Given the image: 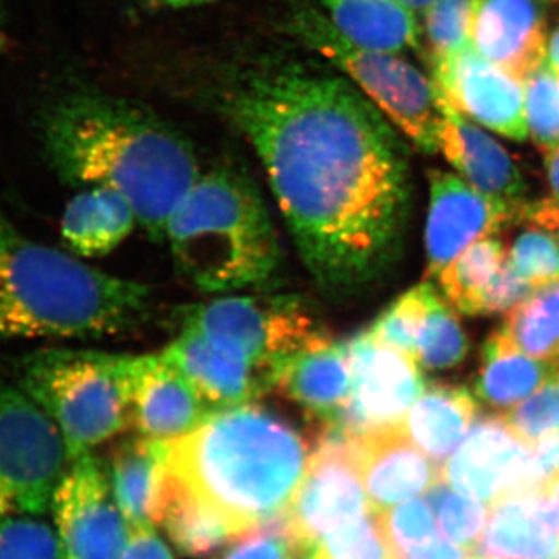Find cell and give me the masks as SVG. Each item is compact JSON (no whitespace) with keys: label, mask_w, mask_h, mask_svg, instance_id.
Returning a JSON list of instances; mask_svg holds the SVG:
<instances>
[{"label":"cell","mask_w":559,"mask_h":559,"mask_svg":"<svg viewBox=\"0 0 559 559\" xmlns=\"http://www.w3.org/2000/svg\"><path fill=\"white\" fill-rule=\"evenodd\" d=\"M476 412V400L465 385L433 382L407 412L403 429L426 457L441 466L465 439Z\"/></svg>","instance_id":"603a6c76"},{"label":"cell","mask_w":559,"mask_h":559,"mask_svg":"<svg viewBox=\"0 0 559 559\" xmlns=\"http://www.w3.org/2000/svg\"><path fill=\"white\" fill-rule=\"evenodd\" d=\"M213 415L215 412L189 378L164 353L135 358L131 426L140 436L180 439L201 428Z\"/></svg>","instance_id":"2e32d148"},{"label":"cell","mask_w":559,"mask_h":559,"mask_svg":"<svg viewBox=\"0 0 559 559\" xmlns=\"http://www.w3.org/2000/svg\"><path fill=\"white\" fill-rule=\"evenodd\" d=\"M471 559H480V558L473 557V558H471Z\"/></svg>","instance_id":"9f6ffc18"},{"label":"cell","mask_w":559,"mask_h":559,"mask_svg":"<svg viewBox=\"0 0 559 559\" xmlns=\"http://www.w3.org/2000/svg\"><path fill=\"white\" fill-rule=\"evenodd\" d=\"M510 263L533 288L559 282V240L550 231L532 229L514 241Z\"/></svg>","instance_id":"f35d334b"},{"label":"cell","mask_w":559,"mask_h":559,"mask_svg":"<svg viewBox=\"0 0 559 559\" xmlns=\"http://www.w3.org/2000/svg\"><path fill=\"white\" fill-rule=\"evenodd\" d=\"M507 255L502 242L485 238L448 264L439 280L451 307L462 314L480 316L481 294L498 274Z\"/></svg>","instance_id":"f546056e"},{"label":"cell","mask_w":559,"mask_h":559,"mask_svg":"<svg viewBox=\"0 0 559 559\" xmlns=\"http://www.w3.org/2000/svg\"><path fill=\"white\" fill-rule=\"evenodd\" d=\"M549 2H559V0H549Z\"/></svg>","instance_id":"11a10c76"},{"label":"cell","mask_w":559,"mask_h":559,"mask_svg":"<svg viewBox=\"0 0 559 559\" xmlns=\"http://www.w3.org/2000/svg\"><path fill=\"white\" fill-rule=\"evenodd\" d=\"M297 36L340 66L404 134L425 153L440 150L443 98L436 84L399 53L360 49L345 39L323 14L300 11Z\"/></svg>","instance_id":"ba28073f"},{"label":"cell","mask_w":559,"mask_h":559,"mask_svg":"<svg viewBox=\"0 0 559 559\" xmlns=\"http://www.w3.org/2000/svg\"><path fill=\"white\" fill-rule=\"evenodd\" d=\"M355 452L364 489L378 513L426 495L441 480V466L415 447L403 425L355 437Z\"/></svg>","instance_id":"e0dca14e"},{"label":"cell","mask_w":559,"mask_h":559,"mask_svg":"<svg viewBox=\"0 0 559 559\" xmlns=\"http://www.w3.org/2000/svg\"><path fill=\"white\" fill-rule=\"evenodd\" d=\"M469 342L457 316L430 285L419 330L417 362L426 370H447L468 355Z\"/></svg>","instance_id":"4dcf8cb0"},{"label":"cell","mask_w":559,"mask_h":559,"mask_svg":"<svg viewBox=\"0 0 559 559\" xmlns=\"http://www.w3.org/2000/svg\"><path fill=\"white\" fill-rule=\"evenodd\" d=\"M370 509L356 462L355 437L325 428L285 510L290 530L305 549L314 550L331 530Z\"/></svg>","instance_id":"30bf717a"},{"label":"cell","mask_w":559,"mask_h":559,"mask_svg":"<svg viewBox=\"0 0 559 559\" xmlns=\"http://www.w3.org/2000/svg\"><path fill=\"white\" fill-rule=\"evenodd\" d=\"M558 559H559V557H558Z\"/></svg>","instance_id":"680465c9"},{"label":"cell","mask_w":559,"mask_h":559,"mask_svg":"<svg viewBox=\"0 0 559 559\" xmlns=\"http://www.w3.org/2000/svg\"><path fill=\"white\" fill-rule=\"evenodd\" d=\"M312 448L272 412L253 404L218 412L170 440L168 469L240 538L285 513Z\"/></svg>","instance_id":"3957f363"},{"label":"cell","mask_w":559,"mask_h":559,"mask_svg":"<svg viewBox=\"0 0 559 559\" xmlns=\"http://www.w3.org/2000/svg\"><path fill=\"white\" fill-rule=\"evenodd\" d=\"M165 241L180 277L205 294L263 285L282 264L277 231L259 187L229 167L198 178L173 213Z\"/></svg>","instance_id":"5b68a950"},{"label":"cell","mask_w":559,"mask_h":559,"mask_svg":"<svg viewBox=\"0 0 559 559\" xmlns=\"http://www.w3.org/2000/svg\"><path fill=\"white\" fill-rule=\"evenodd\" d=\"M471 46L524 83L546 62L543 10L536 0H477Z\"/></svg>","instance_id":"ac0fdd59"},{"label":"cell","mask_w":559,"mask_h":559,"mask_svg":"<svg viewBox=\"0 0 559 559\" xmlns=\"http://www.w3.org/2000/svg\"><path fill=\"white\" fill-rule=\"evenodd\" d=\"M121 559H175L167 544L156 535L154 528L132 532L130 543Z\"/></svg>","instance_id":"ee69618b"},{"label":"cell","mask_w":559,"mask_h":559,"mask_svg":"<svg viewBox=\"0 0 559 559\" xmlns=\"http://www.w3.org/2000/svg\"><path fill=\"white\" fill-rule=\"evenodd\" d=\"M311 551L296 538L285 513L250 530L218 559H299Z\"/></svg>","instance_id":"60d3db41"},{"label":"cell","mask_w":559,"mask_h":559,"mask_svg":"<svg viewBox=\"0 0 559 559\" xmlns=\"http://www.w3.org/2000/svg\"><path fill=\"white\" fill-rule=\"evenodd\" d=\"M540 520L559 536V474L533 489Z\"/></svg>","instance_id":"f6af8a7d"},{"label":"cell","mask_w":559,"mask_h":559,"mask_svg":"<svg viewBox=\"0 0 559 559\" xmlns=\"http://www.w3.org/2000/svg\"><path fill=\"white\" fill-rule=\"evenodd\" d=\"M557 377H558V380H559V371H558V374H557Z\"/></svg>","instance_id":"6f0895ef"},{"label":"cell","mask_w":559,"mask_h":559,"mask_svg":"<svg viewBox=\"0 0 559 559\" xmlns=\"http://www.w3.org/2000/svg\"><path fill=\"white\" fill-rule=\"evenodd\" d=\"M68 465L55 423L16 384L0 380V522L43 516Z\"/></svg>","instance_id":"9c48e42d"},{"label":"cell","mask_w":559,"mask_h":559,"mask_svg":"<svg viewBox=\"0 0 559 559\" xmlns=\"http://www.w3.org/2000/svg\"><path fill=\"white\" fill-rule=\"evenodd\" d=\"M476 9L477 0H437L425 11L423 57L430 73L469 46Z\"/></svg>","instance_id":"1f68e13d"},{"label":"cell","mask_w":559,"mask_h":559,"mask_svg":"<svg viewBox=\"0 0 559 559\" xmlns=\"http://www.w3.org/2000/svg\"><path fill=\"white\" fill-rule=\"evenodd\" d=\"M266 170L305 267L352 296L395 266L409 221V148L366 95L300 69L242 81L226 106Z\"/></svg>","instance_id":"6da1fadb"},{"label":"cell","mask_w":559,"mask_h":559,"mask_svg":"<svg viewBox=\"0 0 559 559\" xmlns=\"http://www.w3.org/2000/svg\"><path fill=\"white\" fill-rule=\"evenodd\" d=\"M476 558L558 559L559 536L540 520L533 491L492 503Z\"/></svg>","instance_id":"484cf974"},{"label":"cell","mask_w":559,"mask_h":559,"mask_svg":"<svg viewBox=\"0 0 559 559\" xmlns=\"http://www.w3.org/2000/svg\"><path fill=\"white\" fill-rule=\"evenodd\" d=\"M62 559H121L131 530L94 452L70 460L50 503Z\"/></svg>","instance_id":"8fae6325"},{"label":"cell","mask_w":559,"mask_h":559,"mask_svg":"<svg viewBox=\"0 0 559 559\" xmlns=\"http://www.w3.org/2000/svg\"><path fill=\"white\" fill-rule=\"evenodd\" d=\"M139 224L120 191L91 187L72 198L61 221L62 240L75 255L95 259L112 252Z\"/></svg>","instance_id":"d4e9b609"},{"label":"cell","mask_w":559,"mask_h":559,"mask_svg":"<svg viewBox=\"0 0 559 559\" xmlns=\"http://www.w3.org/2000/svg\"><path fill=\"white\" fill-rule=\"evenodd\" d=\"M544 156H546L544 162H546L547 178H549L554 198L559 201V146L550 150Z\"/></svg>","instance_id":"c3c4849f"},{"label":"cell","mask_w":559,"mask_h":559,"mask_svg":"<svg viewBox=\"0 0 559 559\" xmlns=\"http://www.w3.org/2000/svg\"><path fill=\"white\" fill-rule=\"evenodd\" d=\"M429 288L430 283H421L393 301L367 330L370 336L380 344L399 349L417 360L418 336L426 314Z\"/></svg>","instance_id":"e575fe53"},{"label":"cell","mask_w":559,"mask_h":559,"mask_svg":"<svg viewBox=\"0 0 559 559\" xmlns=\"http://www.w3.org/2000/svg\"><path fill=\"white\" fill-rule=\"evenodd\" d=\"M441 108L440 150L444 157L471 187L520 210L524 218L528 187L516 162L500 143L469 123L447 102L443 100Z\"/></svg>","instance_id":"ffe728a7"},{"label":"cell","mask_w":559,"mask_h":559,"mask_svg":"<svg viewBox=\"0 0 559 559\" xmlns=\"http://www.w3.org/2000/svg\"><path fill=\"white\" fill-rule=\"evenodd\" d=\"M275 389L301 409L322 418L326 428L333 426L352 390L347 342L333 341L289 360Z\"/></svg>","instance_id":"7402d4cb"},{"label":"cell","mask_w":559,"mask_h":559,"mask_svg":"<svg viewBox=\"0 0 559 559\" xmlns=\"http://www.w3.org/2000/svg\"><path fill=\"white\" fill-rule=\"evenodd\" d=\"M170 440L140 437L120 443L106 468L117 507L132 532L159 525Z\"/></svg>","instance_id":"44dd1931"},{"label":"cell","mask_w":559,"mask_h":559,"mask_svg":"<svg viewBox=\"0 0 559 559\" xmlns=\"http://www.w3.org/2000/svg\"><path fill=\"white\" fill-rule=\"evenodd\" d=\"M503 333L532 358L559 364V282L543 286L507 312Z\"/></svg>","instance_id":"f1b7e54d"},{"label":"cell","mask_w":559,"mask_h":559,"mask_svg":"<svg viewBox=\"0 0 559 559\" xmlns=\"http://www.w3.org/2000/svg\"><path fill=\"white\" fill-rule=\"evenodd\" d=\"M503 421L521 440L535 448L559 426V380L557 374L535 393L502 414Z\"/></svg>","instance_id":"8d00e7d4"},{"label":"cell","mask_w":559,"mask_h":559,"mask_svg":"<svg viewBox=\"0 0 559 559\" xmlns=\"http://www.w3.org/2000/svg\"><path fill=\"white\" fill-rule=\"evenodd\" d=\"M533 447L521 440L502 415H481L457 451L441 466L454 491L489 506L524 491Z\"/></svg>","instance_id":"5bb4252c"},{"label":"cell","mask_w":559,"mask_h":559,"mask_svg":"<svg viewBox=\"0 0 559 559\" xmlns=\"http://www.w3.org/2000/svg\"><path fill=\"white\" fill-rule=\"evenodd\" d=\"M165 3L173 7L194 5V3L207 2V0H164Z\"/></svg>","instance_id":"f5cc1de1"},{"label":"cell","mask_w":559,"mask_h":559,"mask_svg":"<svg viewBox=\"0 0 559 559\" xmlns=\"http://www.w3.org/2000/svg\"><path fill=\"white\" fill-rule=\"evenodd\" d=\"M159 525L180 555L194 559L210 558L240 539L229 522L202 503L168 465Z\"/></svg>","instance_id":"83f0119b"},{"label":"cell","mask_w":559,"mask_h":559,"mask_svg":"<svg viewBox=\"0 0 559 559\" xmlns=\"http://www.w3.org/2000/svg\"><path fill=\"white\" fill-rule=\"evenodd\" d=\"M299 559H318L316 558L314 550L307 551V554L301 555Z\"/></svg>","instance_id":"db71d44e"},{"label":"cell","mask_w":559,"mask_h":559,"mask_svg":"<svg viewBox=\"0 0 559 559\" xmlns=\"http://www.w3.org/2000/svg\"><path fill=\"white\" fill-rule=\"evenodd\" d=\"M522 221L533 224L536 229L550 231L559 240V201L554 197L549 200L528 202Z\"/></svg>","instance_id":"7dc6e473"},{"label":"cell","mask_w":559,"mask_h":559,"mask_svg":"<svg viewBox=\"0 0 559 559\" xmlns=\"http://www.w3.org/2000/svg\"><path fill=\"white\" fill-rule=\"evenodd\" d=\"M546 60L550 69L559 76V27L551 33L549 43H547Z\"/></svg>","instance_id":"681fc988"},{"label":"cell","mask_w":559,"mask_h":559,"mask_svg":"<svg viewBox=\"0 0 559 559\" xmlns=\"http://www.w3.org/2000/svg\"><path fill=\"white\" fill-rule=\"evenodd\" d=\"M395 559H471L473 555L468 554L465 549L451 543L450 539L437 536L436 539L425 544V546L417 547V549L399 551L393 554Z\"/></svg>","instance_id":"bcb514c9"},{"label":"cell","mask_w":559,"mask_h":559,"mask_svg":"<svg viewBox=\"0 0 559 559\" xmlns=\"http://www.w3.org/2000/svg\"><path fill=\"white\" fill-rule=\"evenodd\" d=\"M557 474H559V426L533 448L532 463H530L527 480L522 492L533 491Z\"/></svg>","instance_id":"7bdbcfd3"},{"label":"cell","mask_w":559,"mask_h":559,"mask_svg":"<svg viewBox=\"0 0 559 559\" xmlns=\"http://www.w3.org/2000/svg\"><path fill=\"white\" fill-rule=\"evenodd\" d=\"M426 500L436 511L441 533L474 557L487 527L491 507L485 506L480 500L454 492L443 479L437 481L426 492Z\"/></svg>","instance_id":"d6a6232c"},{"label":"cell","mask_w":559,"mask_h":559,"mask_svg":"<svg viewBox=\"0 0 559 559\" xmlns=\"http://www.w3.org/2000/svg\"><path fill=\"white\" fill-rule=\"evenodd\" d=\"M378 514L392 555L417 549L439 536L432 507L426 499L404 500Z\"/></svg>","instance_id":"74e56055"},{"label":"cell","mask_w":559,"mask_h":559,"mask_svg":"<svg viewBox=\"0 0 559 559\" xmlns=\"http://www.w3.org/2000/svg\"><path fill=\"white\" fill-rule=\"evenodd\" d=\"M527 128L544 154L559 146V76L543 62L524 81Z\"/></svg>","instance_id":"d590c367"},{"label":"cell","mask_w":559,"mask_h":559,"mask_svg":"<svg viewBox=\"0 0 559 559\" xmlns=\"http://www.w3.org/2000/svg\"><path fill=\"white\" fill-rule=\"evenodd\" d=\"M555 366L525 355L509 334L495 331L481 348L477 399L496 411H510L549 381Z\"/></svg>","instance_id":"4316f807"},{"label":"cell","mask_w":559,"mask_h":559,"mask_svg":"<svg viewBox=\"0 0 559 559\" xmlns=\"http://www.w3.org/2000/svg\"><path fill=\"white\" fill-rule=\"evenodd\" d=\"M0 559H62L57 532L35 516L2 521Z\"/></svg>","instance_id":"ab89813d"},{"label":"cell","mask_w":559,"mask_h":559,"mask_svg":"<svg viewBox=\"0 0 559 559\" xmlns=\"http://www.w3.org/2000/svg\"><path fill=\"white\" fill-rule=\"evenodd\" d=\"M5 0H0V51L7 47Z\"/></svg>","instance_id":"816d5d0a"},{"label":"cell","mask_w":559,"mask_h":559,"mask_svg":"<svg viewBox=\"0 0 559 559\" xmlns=\"http://www.w3.org/2000/svg\"><path fill=\"white\" fill-rule=\"evenodd\" d=\"M180 330L194 331L277 380L286 364L333 337L299 297H223L187 308Z\"/></svg>","instance_id":"52a82bcc"},{"label":"cell","mask_w":559,"mask_h":559,"mask_svg":"<svg viewBox=\"0 0 559 559\" xmlns=\"http://www.w3.org/2000/svg\"><path fill=\"white\" fill-rule=\"evenodd\" d=\"M429 187L426 278L439 277L474 242L522 221L520 210L480 193L452 173L429 170Z\"/></svg>","instance_id":"4fadbf2b"},{"label":"cell","mask_w":559,"mask_h":559,"mask_svg":"<svg viewBox=\"0 0 559 559\" xmlns=\"http://www.w3.org/2000/svg\"><path fill=\"white\" fill-rule=\"evenodd\" d=\"M535 288L518 274L509 255L481 294L480 316L503 314L527 299Z\"/></svg>","instance_id":"b9f144b4"},{"label":"cell","mask_w":559,"mask_h":559,"mask_svg":"<svg viewBox=\"0 0 559 559\" xmlns=\"http://www.w3.org/2000/svg\"><path fill=\"white\" fill-rule=\"evenodd\" d=\"M403 5L412 11H418V13H425L426 10L430 9L437 0H400Z\"/></svg>","instance_id":"f907efd6"},{"label":"cell","mask_w":559,"mask_h":559,"mask_svg":"<svg viewBox=\"0 0 559 559\" xmlns=\"http://www.w3.org/2000/svg\"><path fill=\"white\" fill-rule=\"evenodd\" d=\"M314 555L318 559H395L382 532L380 514L373 509L326 533Z\"/></svg>","instance_id":"836d02e7"},{"label":"cell","mask_w":559,"mask_h":559,"mask_svg":"<svg viewBox=\"0 0 559 559\" xmlns=\"http://www.w3.org/2000/svg\"><path fill=\"white\" fill-rule=\"evenodd\" d=\"M352 390L336 423L352 437L403 425L407 412L426 389L418 362L362 331L347 341Z\"/></svg>","instance_id":"7c38bea8"},{"label":"cell","mask_w":559,"mask_h":559,"mask_svg":"<svg viewBox=\"0 0 559 559\" xmlns=\"http://www.w3.org/2000/svg\"><path fill=\"white\" fill-rule=\"evenodd\" d=\"M326 20L349 43L366 50H421V28L400 0H319Z\"/></svg>","instance_id":"cb8c5ba5"},{"label":"cell","mask_w":559,"mask_h":559,"mask_svg":"<svg viewBox=\"0 0 559 559\" xmlns=\"http://www.w3.org/2000/svg\"><path fill=\"white\" fill-rule=\"evenodd\" d=\"M440 97L452 109L516 142L528 138L524 87L516 76L465 47L432 72Z\"/></svg>","instance_id":"9a60e30c"},{"label":"cell","mask_w":559,"mask_h":559,"mask_svg":"<svg viewBox=\"0 0 559 559\" xmlns=\"http://www.w3.org/2000/svg\"><path fill=\"white\" fill-rule=\"evenodd\" d=\"M138 356L47 348L24 356L17 385L55 423L75 460L131 426Z\"/></svg>","instance_id":"8992f818"},{"label":"cell","mask_w":559,"mask_h":559,"mask_svg":"<svg viewBox=\"0 0 559 559\" xmlns=\"http://www.w3.org/2000/svg\"><path fill=\"white\" fill-rule=\"evenodd\" d=\"M215 414L259 400L274 382L248 360L231 355L194 331L180 330L164 349Z\"/></svg>","instance_id":"d6986e66"},{"label":"cell","mask_w":559,"mask_h":559,"mask_svg":"<svg viewBox=\"0 0 559 559\" xmlns=\"http://www.w3.org/2000/svg\"><path fill=\"white\" fill-rule=\"evenodd\" d=\"M151 308L148 285L31 240L0 207V342L116 336Z\"/></svg>","instance_id":"277c9868"},{"label":"cell","mask_w":559,"mask_h":559,"mask_svg":"<svg viewBox=\"0 0 559 559\" xmlns=\"http://www.w3.org/2000/svg\"><path fill=\"white\" fill-rule=\"evenodd\" d=\"M51 168L72 187H108L131 202L151 240L201 176L193 148L150 110L100 94H70L40 119Z\"/></svg>","instance_id":"7a4b0ae2"}]
</instances>
